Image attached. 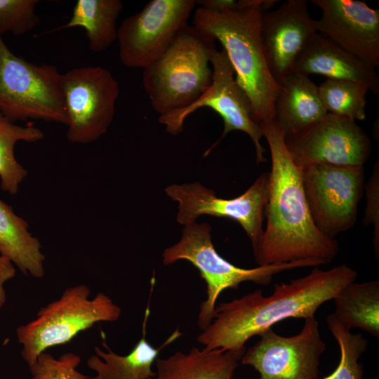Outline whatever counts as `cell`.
Masks as SVG:
<instances>
[{
	"label": "cell",
	"instance_id": "6da1fadb",
	"mask_svg": "<svg viewBox=\"0 0 379 379\" xmlns=\"http://www.w3.org/2000/svg\"><path fill=\"white\" fill-rule=\"evenodd\" d=\"M270 152L266 226L253 251L258 266L300 260L326 265L339 252L335 239L324 236L314 225L307 203L300 169L274 122L260 124Z\"/></svg>",
	"mask_w": 379,
	"mask_h": 379
},
{
	"label": "cell",
	"instance_id": "7a4b0ae2",
	"mask_svg": "<svg viewBox=\"0 0 379 379\" xmlns=\"http://www.w3.org/2000/svg\"><path fill=\"white\" fill-rule=\"evenodd\" d=\"M357 277V272L346 264L327 270L314 267L302 277L274 284L270 295H263L258 289L221 303L215 308L214 319L202 330L197 341L211 350L245 347L250 338L279 321L315 317L321 305L333 300Z\"/></svg>",
	"mask_w": 379,
	"mask_h": 379
},
{
	"label": "cell",
	"instance_id": "3957f363",
	"mask_svg": "<svg viewBox=\"0 0 379 379\" xmlns=\"http://www.w3.org/2000/svg\"><path fill=\"white\" fill-rule=\"evenodd\" d=\"M276 1L247 0L239 10L218 13L198 7L193 15L192 25L221 44L258 125L274 121V104L281 89L269 70L260 38L261 14Z\"/></svg>",
	"mask_w": 379,
	"mask_h": 379
},
{
	"label": "cell",
	"instance_id": "277c9868",
	"mask_svg": "<svg viewBox=\"0 0 379 379\" xmlns=\"http://www.w3.org/2000/svg\"><path fill=\"white\" fill-rule=\"evenodd\" d=\"M215 41L188 24L164 53L143 69V88L159 116L187 107L208 88Z\"/></svg>",
	"mask_w": 379,
	"mask_h": 379
},
{
	"label": "cell",
	"instance_id": "5b68a950",
	"mask_svg": "<svg viewBox=\"0 0 379 379\" xmlns=\"http://www.w3.org/2000/svg\"><path fill=\"white\" fill-rule=\"evenodd\" d=\"M211 232V227L207 222H194L185 225L180 240L166 248L162 254L165 265L187 260L199 270L204 280L206 298L200 304L198 316V326L201 330L214 319L218 298L225 290L237 289L240 284L246 281L265 286L281 272L322 265L320 262L307 260L251 269L239 267L219 255L213 246Z\"/></svg>",
	"mask_w": 379,
	"mask_h": 379
},
{
	"label": "cell",
	"instance_id": "8992f818",
	"mask_svg": "<svg viewBox=\"0 0 379 379\" xmlns=\"http://www.w3.org/2000/svg\"><path fill=\"white\" fill-rule=\"evenodd\" d=\"M90 295L85 284L68 287L58 299L42 307L35 319L17 328L21 356L29 367L48 349L70 342L97 323L119 319L121 307L107 295L99 292L92 299Z\"/></svg>",
	"mask_w": 379,
	"mask_h": 379
},
{
	"label": "cell",
	"instance_id": "52a82bcc",
	"mask_svg": "<svg viewBox=\"0 0 379 379\" xmlns=\"http://www.w3.org/2000/svg\"><path fill=\"white\" fill-rule=\"evenodd\" d=\"M61 74L55 65H37L15 55L0 35V113L11 121L67 125Z\"/></svg>",
	"mask_w": 379,
	"mask_h": 379
},
{
	"label": "cell",
	"instance_id": "ba28073f",
	"mask_svg": "<svg viewBox=\"0 0 379 379\" xmlns=\"http://www.w3.org/2000/svg\"><path fill=\"white\" fill-rule=\"evenodd\" d=\"M308 208L316 227L330 239L356 223L365 187L364 166H300Z\"/></svg>",
	"mask_w": 379,
	"mask_h": 379
},
{
	"label": "cell",
	"instance_id": "9c48e42d",
	"mask_svg": "<svg viewBox=\"0 0 379 379\" xmlns=\"http://www.w3.org/2000/svg\"><path fill=\"white\" fill-rule=\"evenodd\" d=\"M67 119V139L88 144L108 130L115 114L119 86L112 72L100 66H84L61 74Z\"/></svg>",
	"mask_w": 379,
	"mask_h": 379
},
{
	"label": "cell",
	"instance_id": "30bf717a",
	"mask_svg": "<svg viewBox=\"0 0 379 379\" xmlns=\"http://www.w3.org/2000/svg\"><path fill=\"white\" fill-rule=\"evenodd\" d=\"M212 81L205 93L187 107L159 117V121L171 135L183 131L185 119L201 107H209L217 112L223 121V132L218 142L232 131H241L251 139L255 149L257 163L267 161L265 149L260 140L262 130L253 120L251 102L235 79L233 68L223 50L213 53L211 60ZM216 142L206 153L208 154Z\"/></svg>",
	"mask_w": 379,
	"mask_h": 379
},
{
	"label": "cell",
	"instance_id": "8fae6325",
	"mask_svg": "<svg viewBox=\"0 0 379 379\" xmlns=\"http://www.w3.org/2000/svg\"><path fill=\"white\" fill-rule=\"evenodd\" d=\"M194 0H151L118 27L124 65L142 69L160 58L188 25Z\"/></svg>",
	"mask_w": 379,
	"mask_h": 379
},
{
	"label": "cell",
	"instance_id": "7c38bea8",
	"mask_svg": "<svg viewBox=\"0 0 379 379\" xmlns=\"http://www.w3.org/2000/svg\"><path fill=\"white\" fill-rule=\"evenodd\" d=\"M268 187L269 172L261 174L245 192L232 199L218 197L213 190L198 182L171 185L165 191L178 203L176 220L179 224L187 225L203 215L234 220L244 230L253 251L264 231Z\"/></svg>",
	"mask_w": 379,
	"mask_h": 379
},
{
	"label": "cell",
	"instance_id": "4fadbf2b",
	"mask_svg": "<svg viewBox=\"0 0 379 379\" xmlns=\"http://www.w3.org/2000/svg\"><path fill=\"white\" fill-rule=\"evenodd\" d=\"M296 335L283 336L272 328L259 335V340L246 350L241 359L262 379H319V361L326 350L315 317L304 319Z\"/></svg>",
	"mask_w": 379,
	"mask_h": 379
},
{
	"label": "cell",
	"instance_id": "5bb4252c",
	"mask_svg": "<svg viewBox=\"0 0 379 379\" xmlns=\"http://www.w3.org/2000/svg\"><path fill=\"white\" fill-rule=\"evenodd\" d=\"M284 142L298 166H364L372 149L370 138L354 120L330 113Z\"/></svg>",
	"mask_w": 379,
	"mask_h": 379
},
{
	"label": "cell",
	"instance_id": "9a60e30c",
	"mask_svg": "<svg viewBox=\"0 0 379 379\" xmlns=\"http://www.w3.org/2000/svg\"><path fill=\"white\" fill-rule=\"evenodd\" d=\"M317 33L305 0H287L276 10L261 14L260 38L264 55L280 86L293 72L305 46Z\"/></svg>",
	"mask_w": 379,
	"mask_h": 379
},
{
	"label": "cell",
	"instance_id": "2e32d148",
	"mask_svg": "<svg viewBox=\"0 0 379 379\" xmlns=\"http://www.w3.org/2000/svg\"><path fill=\"white\" fill-rule=\"evenodd\" d=\"M321 11L318 33L376 69L379 66V11L356 0H312Z\"/></svg>",
	"mask_w": 379,
	"mask_h": 379
},
{
	"label": "cell",
	"instance_id": "e0dca14e",
	"mask_svg": "<svg viewBox=\"0 0 379 379\" xmlns=\"http://www.w3.org/2000/svg\"><path fill=\"white\" fill-rule=\"evenodd\" d=\"M293 72L307 76L318 74L330 79L351 81L365 86L374 94L379 93V77L375 68L318 32L298 58Z\"/></svg>",
	"mask_w": 379,
	"mask_h": 379
},
{
	"label": "cell",
	"instance_id": "ac0fdd59",
	"mask_svg": "<svg viewBox=\"0 0 379 379\" xmlns=\"http://www.w3.org/2000/svg\"><path fill=\"white\" fill-rule=\"evenodd\" d=\"M149 314L148 305L145 312L142 337L126 355L114 352L105 339L102 345L106 351L98 347H94L95 354L91 355L86 361L88 368L96 372L92 379H152L156 375L152 366L160 351L182 333L178 328L161 345L153 347L146 338V324Z\"/></svg>",
	"mask_w": 379,
	"mask_h": 379
},
{
	"label": "cell",
	"instance_id": "d6986e66",
	"mask_svg": "<svg viewBox=\"0 0 379 379\" xmlns=\"http://www.w3.org/2000/svg\"><path fill=\"white\" fill-rule=\"evenodd\" d=\"M280 86L274 121L283 131L284 138L303 131L327 114L318 86L309 76L293 72Z\"/></svg>",
	"mask_w": 379,
	"mask_h": 379
},
{
	"label": "cell",
	"instance_id": "ffe728a7",
	"mask_svg": "<svg viewBox=\"0 0 379 379\" xmlns=\"http://www.w3.org/2000/svg\"><path fill=\"white\" fill-rule=\"evenodd\" d=\"M246 347L222 350L192 347L167 358H157L152 379H232Z\"/></svg>",
	"mask_w": 379,
	"mask_h": 379
},
{
	"label": "cell",
	"instance_id": "44dd1931",
	"mask_svg": "<svg viewBox=\"0 0 379 379\" xmlns=\"http://www.w3.org/2000/svg\"><path fill=\"white\" fill-rule=\"evenodd\" d=\"M0 254L25 275L36 279L44 276L45 255L29 224L0 199Z\"/></svg>",
	"mask_w": 379,
	"mask_h": 379
},
{
	"label": "cell",
	"instance_id": "7402d4cb",
	"mask_svg": "<svg viewBox=\"0 0 379 379\" xmlns=\"http://www.w3.org/2000/svg\"><path fill=\"white\" fill-rule=\"evenodd\" d=\"M123 11L120 0H78L69 20L54 31L72 27L84 29L89 49L99 53L117 40V21Z\"/></svg>",
	"mask_w": 379,
	"mask_h": 379
},
{
	"label": "cell",
	"instance_id": "603a6c76",
	"mask_svg": "<svg viewBox=\"0 0 379 379\" xmlns=\"http://www.w3.org/2000/svg\"><path fill=\"white\" fill-rule=\"evenodd\" d=\"M333 300V314L346 328H360L379 338L378 280L351 282Z\"/></svg>",
	"mask_w": 379,
	"mask_h": 379
},
{
	"label": "cell",
	"instance_id": "cb8c5ba5",
	"mask_svg": "<svg viewBox=\"0 0 379 379\" xmlns=\"http://www.w3.org/2000/svg\"><path fill=\"white\" fill-rule=\"evenodd\" d=\"M44 138V132L33 124L19 126L0 113L1 189L15 195L28 171L15 159L14 147L19 141L36 142Z\"/></svg>",
	"mask_w": 379,
	"mask_h": 379
},
{
	"label": "cell",
	"instance_id": "d4e9b609",
	"mask_svg": "<svg viewBox=\"0 0 379 379\" xmlns=\"http://www.w3.org/2000/svg\"><path fill=\"white\" fill-rule=\"evenodd\" d=\"M318 90L327 113L354 121L366 119L368 89L365 86L351 81L327 79Z\"/></svg>",
	"mask_w": 379,
	"mask_h": 379
},
{
	"label": "cell",
	"instance_id": "484cf974",
	"mask_svg": "<svg viewBox=\"0 0 379 379\" xmlns=\"http://www.w3.org/2000/svg\"><path fill=\"white\" fill-rule=\"evenodd\" d=\"M326 322L340 350V361L336 368L321 379H364L363 364L359 359L366 351L368 341L361 333H353L333 313L328 314Z\"/></svg>",
	"mask_w": 379,
	"mask_h": 379
},
{
	"label": "cell",
	"instance_id": "4316f807",
	"mask_svg": "<svg viewBox=\"0 0 379 379\" xmlns=\"http://www.w3.org/2000/svg\"><path fill=\"white\" fill-rule=\"evenodd\" d=\"M39 0H0V35L11 32L24 35L40 22L35 13Z\"/></svg>",
	"mask_w": 379,
	"mask_h": 379
},
{
	"label": "cell",
	"instance_id": "83f0119b",
	"mask_svg": "<svg viewBox=\"0 0 379 379\" xmlns=\"http://www.w3.org/2000/svg\"><path fill=\"white\" fill-rule=\"evenodd\" d=\"M81 357L73 352H67L56 359L46 352L41 353L29 368L30 379H89L77 369Z\"/></svg>",
	"mask_w": 379,
	"mask_h": 379
},
{
	"label": "cell",
	"instance_id": "f1b7e54d",
	"mask_svg": "<svg viewBox=\"0 0 379 379\" xmlns=\"http://www.w3.org/2000/svg\"><path fill=\"white\" fill-rule=\"evenodd\" d=\"M366 208L363 225L368 227L372 225L373 231V247L375 257L379 256V165L375 162L373 171L365 187Z\"/></svg>",
	"mask_w": 379,
	"mask_h": 379
},
{
	"label": "cell",
	"instance_id": "f546056e",
	"mask_svg": "<svg viewBox=\"0 0 379 379\" xmlns=\"http://www.w3.org/2000/svg\"><path fill=\"white\" fill-rule=\"evenodd\" d=\"M195 2L199 7L218 13L227 10H239L246 4L247 0H198Z\"/></svg>",
	"mask_w": 379,
	"mask_h": 379
},
{
	"label": "cell",
	"instance_id": "4dcf8cb0",
	"mask_svg": "<svg viewBox=\"0 0 379 379\" xmlns=\"http://www.w3.org/2000/svg\"><path fill=\"white\" fill-rule=\"evenodd\" d=\"M16 270L13 262L0 254V309L6 300L4 284L15 276Z\"/></svg>",
	"mask_w": 379,
	"mask_h": 379
},
{
	"label": "cell",
	"instance_id": "1f68e13d",
	"mask_svg": "<svg viewBox=\"0 0 379 379\" xmlns=\"http://www.w3.org/2000/svg\"><path fill=\"white\" fill-rule=\"evenodd\" d=\"M259 379H262V378H260Z\"/></svg>",
	"mask_w": 379,
	"mask_h": 379
}]
</instances>
